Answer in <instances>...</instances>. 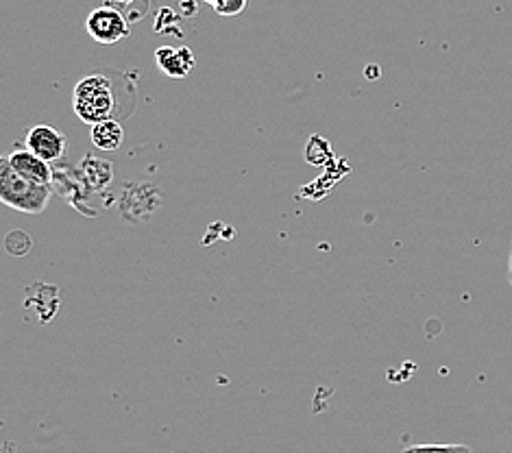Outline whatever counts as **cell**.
I'll list each match as a JSON object with an SVG mask.
<instances>
[{
    "instance_id": "8",
    "label": "cell",
    "mask_w": 512,
    "mask_h": 453,
    "mask_svg": "<svg viewBox=\"0 0 512 453\" xmlns=\"http://www.w3.org/2000/svg\"><path fill=\"white\" fill-rule=\"evenodd\" d=\"M404 453H473L467 445H412Z\"/></svg>"
},
{
    "instance_id": "2",
    "label": "cell",
    "mask_w": 512,
    "mask_h": 453,
    "mask_svg": "<svg viewBox=\"0 0 512 453\" xmlns=\"http://www.w3.org/2000/svg\"><path fill=\"white\" fill-rule=\"evenodd\" d=\"M72 105H75V114L83 120L96 125V122L112 120L114 118V92L112 83L103 75L85 77L77 83L75 94H72Z\"/></svg>"
},
{
    "instance_id": "10",
    "label": "cell",
    "mask_w": 512,
    "mask_h": 453,
    "mask_svg": "<svg viewBox=\"0 0 512 453\" xmlns=\"http://www.w3.org/2000/svg\"><path fill=\"white\" fill-rule=\"evenodd\" d=\"M508 284L512 288V253L508 255Z\"/></svg>"
},
{
    "instance_id": "3",
    "label": "cell",
    "mask_w": 512,
    "mask_h": 453,
    "mask_svg": "<svg viewBox=\"0 0 512 453\" xmlns=\"http://www.w3.org/2000/svg\"><path fill=\"white\" fill-rule=\"evenodd\" d=\"M85 31H88L94 42L112 46L129 38V22L127 16L120 14L118 9L99 7L85 20Z\"/></svg>"
},
{
    "instance_id": "9",
    "label": "cell",
    "mask_w": 512,
    "mask_h": 453,
    "mask_svg": "<svg viewBox=\"0 0 512 453\" xmlns=\"http://www.w3.org/2000/svg\"><path fill=\"white\" fill-rule=\"evenodd\" d=\"M247 5H249V0H225V3L214 7V11L223 18H236L247 9Z\"/></svg>"
},
{
    "instance_id": "6",
    "label": "cell",
    "mask_w": 512,
    "mask_h": 453,
    "mask_svg": "<svg viewBox=\"0 0 512 453\" xmlns=\"http://www.w3.org/2000/svg\"><path fill=\"white\" fill-rule=\"evenodd\" d=\"M155 64L162 68L164 75L173 79H184L194 70V66H197V61H194L192 51L186 46L181 48L162 46L155 51Z\"/></svg>"
},
{
    "instance_id": "5",
    "label": "cell",
    "mask_w": 512,
    "mask_h": 453,
    "mask_svg": "<svg viewBox=\"0 0 512 453\" xmlns=\"http://www.w3.org/2000/svg\"><path fill=\"white\" fill-rule=\"evenodd\" d=\"M7 164L16 170L18 175L29 179L33 183H42V186H53V168L46 159L31 153L29 149H16L5 155Z\"/></svg>"
},
{
    "instance_id": "1",
    "label": "cell",
    "mask_w": 512,
    "mask_h": 453,
    "mask_svg": "<svg viewBox=\"0 0 512 453\" xmlns=\"http://www.w3.org/2000/svg\"><path fill=\"white\" fill-rule=\"evenodd\" d=\"M53 199V186H42L18 175L7 164V159H0V201L11 210L24 214H42Z\"/></svg>"
},
{
    "instance_id": "11",
    "label": "cell",
    "mask_w": 512,
    "mask_h": 453,
    "mask_svg": "<svg viewBox=\"0 0 512 453\" xmlns=\"http://www.w3.org/2000/svg\"><path fill=\"white\" fill-rule=\"evenodd\" d=\"M3 453H18V451H16V445H14V443H5Z\"/></svg>"
},
{
    "instance_id": "7",
    "label": "cell",
    "mask_w": 512,
    "mask_h": 453,
    "mask_svg": "<svg viewBox=\"0 0 512 453\" xmlns=\"http://www.w3.org/2000/svg\"><path fill=\"white\" fill-rule=\"evenodd\" d=\"M92 144L101 151H118L125 142V129L118 120H103L92 125Z\"/></svg>"
},
{
    "instance_id": "12",
    "label": "cell",
    "mask_w": 512,
    "mask_h": 453,
    "mask_svg": "<svg viewBox=\"0 0 512 453\" xmlns=\"http://www.w3.org/2000/svg\"><path fill=\"white\" fill-rule=\"evenodd\" d=\"M205 3H210L212 9H214V7H218L221 3H225V0H205Z\"/></svg>"
},
{
    "instance_id": "4",
    "label": "cell",
    "mask_w": 512,
    "mask_h": 453,
    "mask_svg": "<svg viewBox=\"0 0 512 453\" xmlns=\"http://www.w3.org/2000/svg\"><path fill=\"white\" fill-rule=\"evenodd\" d=\"M24 149L46 159L48 164H53L66 155L68 138L51 125H35L33 129H29L27 138H24Z\"/></svg>"
}]
</instances>
